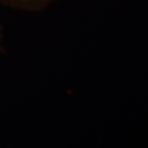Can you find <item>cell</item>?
I'll list each match as a JSON object with an SVG mask.
<instances>
[{
  "label": "cell",
  "mask_w": 148,
  "mask_h": 148,
  "mask_svg": "<svg viewBox=\"0 0 148 148\" xmlns=\"http://www.w3.org/2000/svg\"><path fill=\"white\" fill-rule=\"evenodd\" d=\"M55 1L56 0H0V3L14 10L37 12L45 10Z\"/></svg>",
  "instance_id": "6da1fadb"
},
{
  "label": "cell",
  "mask_w": 148,
  "mask_h": 148,
  "mask_svg": "<svg viewBox=\"0 0 148 148\" xmlns=\"http://www.w3.org/2000/svg\"><path fill=\"white\" fill-rule=\"evenodd\" d=\"M2 40H3V27L0 24V46L2 44Z\"/></svg>",
  "instance_id": "7a4b0ae2"
}]
</instances>
